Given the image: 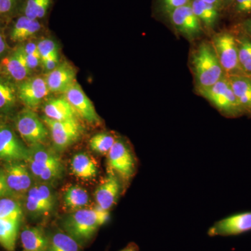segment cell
Segmentation results:
<instances>
[{
	"instance_id": "6da1fadb",
	"label": "cell",
	"mask_w": 251,
	"mask_h": 251,
	"mask_svg": "<svg viewBox=\"0 0 251 251\" xmlns=\"http://www.w3.org/2000/svg\"><path fill=\"white\" fill-rule=\"evenodd\" d=\"M110 211L96 206L83 208L64 216L61 221V228L83 247L94 239L99 229L108 222Z\"/></svg>"
},
{
	"instance_id": "7a4b0ae2",
	"label": "cell",
	"mask_w": 251,
	"mask_h": 251,
	"mask_svg": "<svg viewBox=\"0 0 251 251\" xmlns=\"http://www.w3.org/2000/svg\"><path fill=\"white\" fill-rule=\"evenodd\" d=\"M25 162L37 182L51 184L62 177L64 166L60 158L43 144L29 147Z\"/></svg>"
},
{
	"instance_id": "3957f363",
	"label": "cell",
	"mask_w": 251,
	"mask_h": 251,
	"mask_svg": "<svg viewBox=\"0 0 251 251\" xmlns=\"http://www.w3.org/2000/svg\"><path fill=\"white\" fill-rule=\"evenodd\" d=\"M192 63L197 88L210 87L226 75L212 44L209 43L200 45L193 54Z\"/></svg>"
},
{
	"instance_id": "277c9868",
	"label": "cell",
	"mask_w": 251,
	"mask_h": 251,
	"mask_svg": "<svg viewBox=\"0 0 251 251\" xmlns=\"http://www.w3.org/2000/svg\"><path fill=\"white\" fill-rule=\"evenodd\" d=\"M197 90L198 94L210 102L224 116L237 118L245 115L227 75H225L214 85L205 88H197Z\"/></svg>"
},
{
	"instance_id": "5b68a950",
	"label": "cell",
	"mask_w": 251,
	"mask_h": 251,
	"mask_svg": "<svg viewBox=\"0 0 251 251\" xmlns=\"http://www.w3.org/2000/svg\"><path fill=\"white\" fill-rule=\"evenodd\" d=\"M107 165L108 171L115 173L123 188L126 187L136 173L137 161L133 150L125 140L117 138L107 154Z\"/></svg>"
},
{
	"instance_id": "8992f818",
	"label": "cell",
	"mask_w": 251,
	"mask_h": 251,
	"mask_svg": "<svg viewBox=\"0 0 251 251\" xmlns=\"http://www.w3.org/2000/svg\"><path fill=\"white\" fill-rule=\"evenodd\" d=\"M25 196V209L31 219H47L54 212L57 199L49 184L37 182L31 186Z\"/></svg>"
},
{
	"instance_id": "52a82bcc",
	"label": "cell",
	"mask_w": 251,
	"mask_h": 251,
	"mask_svg": "<svg viewBox=\"0 0 251 251\" xmlns=\"http://www.w3.org/2000/svg\"><path fill=\"white\" fill-rule=\"evenodd\" d=\"M212 46L227 76L244 74L238 58L237 37L234 27L216 34L213 38Z\"/></svg>"
},
{
	"instance_id": "ba28073f",
	"label": "cell",
	"mask_w": 251,
	"mask_h": 251,
	"mask_svg": "<svg viewBox=\"0 0 251 251\" xmlns=\"http://www.w3.org/2000/svg\"><path fill=\"white\" fill-rule=\"evenodd\" d=\"M15 125L18 133L29 147L44 144L49 137L47 126L30 108L24 109L18 114Z\"/></svg>"
},
{
	"instance_id": "9c48e42d",
	"label": "cell",
	"mask_w": 251,
	"mask_h": 251,
	"mask_svg": "<svg viewBox=\"0 0 251 251\" xmlns=\"http://www.w3.org/2000/svg\"><path fill=\"white\" fill-rule=\"evenodd\" d=\"M42 120L50 131L54 148L57 151H64L80 139L82 130L77 120L56 121L46 117Z\"/></svg>"
},
{
	"instance_id": "30bf717a",
	"label": "cell",
	"mask_w": 251,
	"mask_h": 251,
	"mask_svg": "<svg viewBox=\"0 0 251 251\" xmlns=\"http://www.w3.org/2000/svg\"><path fill=\"white\" fill-rule=\"evenodd\" d=\"M25 161L6 163L3 170L11 198L26 195L34 185V177Z\"/></svg>"
},
{
	"instance_id": "8fae6325",
	"label": "cell",
	"mask_w": 251,
	"mask_h": 251,
	"mask_svg": "<svg viewBox=\"0 0 251 251\" xmlns=\"http://www.w3.org/2000/svg\"><path fill=\"white\" fill-rule=\"evenodd\" d=\"M29 148L9 125H0V160L6 163L27 161Z\"/></svg>"
},
{
	"instance_id": "7c38bea8",
	"label": "cell",
	"mask_w": 251,
	"mask_h": 251,
	"mask_svg": "<svg viewBox=\"0 0 251 251\" xmlns=\"http://www.w3.org/2000/svg\"><path fill=\"white\" fill-rule=\"evenodd\" d=\"M251 231V211L239 213L219 220L207 231L209 237H232Z\"/></svg>"
},
{
	"instance_id": "4fadbf2b",
	"label": "cell",
	"mask_w": 251,
	"mask_h": 251,
	"mask_svg": "<svg viewBox=\"0 0 251 251\" xmlns=\"http://www.w3.org/2000/svg\"><path fill=\"white\" fill-rule=\"evenodd\" d=\"M16 86L18 99L30 109L40 105L50 92L45 77L41 76H29Z\"/></svg>"
},
{
	"instance_id": "5bb4252c",
	"label": "cell",
	"mask_w": 251,
	"mask_h": 251,
	"mask_svg": "<svg viewBox=\"0 0 251 251\" xmlns=\"http://www.w3.org/2000/svg\"><path fill=\"white\" fill-rule=\"evenodd\" d=\"M168 16L176 30L188 39H194L202 33V24L190 4L175 9Z\"/></svg>"
},
{
	"instance_id": "9a60e30c",
	"label": "cell",
	"mask_w": 251,
	"mask_h": 251,
	"mask_svg": "<svg viewBox=\"0 0 251 251\" xmlns=\"http://www.w3.org/2000/svg\"><path fill=\"white\" fill-rule=\"evenodd\" d=\"M122 189L123 185L118 176L112 172L108 171V175L96 190L97 207L102 210L110 211L117 204Z\"/></svg>"
},
{
	"instance_id": "2e32d148",
	"label": "cell",
	"mask_w": 251,
	"mask_h": 251,
	"mask_svg": "<svg viewBox=\"0 0 251 251\" xmlns=\"http://www.w3.org/2000/svg\"><path fill=\"white\" fill-rule=\"evenodd\" d=\"M21 46L9 52L0 62V74L18 84L30 75Z\"/></svg>"
},
{
	"instance_id": "e0dca14e",
	"label": "cell",
	"mask_w": 251,
	"mask_h": 251,
	"mask_svg": "<svg viewBox=\"0 0 251 251\" xmlns=\"http://www.w3.org/2000/svg\"><path fill=\"white\" fill-rule=\"evenodd\" d=\"M64 94L75 113L78 114L81 118L91 123L100 121L93 104L77 82H75Z\"/></svg>"
},
{
	"instance_id": "ac0fdd59",
	"label": "cell",
	"mask_w": 251,
	"mask_h": 251,
	"mask_svg": "<svg viewBox=\"0 0 251 251\" xmlns=\"http://www.w3.org/2000/svg\"><path fill=\"white\" fill-rule=\"evenodd\" d=\"M10 25L8 36L10 40L15 44H21L29 38L35 36L41 30L43 26L40 21L20 15L9 21Z\"/></svg>"
},
{
	"instance_id": "d6986e66",
	"label": "cell",
	"mask_w": 251,
	"mask_h": 251,
	"mask_svg": "<svg viewBox=\"0 0 251 251\" xmlns=\"http://www.w3.org/2000/svg\"><path fill=\"white\" fill-rule=\"evenodd\" d=\"M76 72L67 62L59 64L54 70L48 73L45 77L50 92H66L75 82Z\"/></svg>"
},
{
	"instance_id": "ffe728a7",
	"label": "cell",
	"mask_w": 251,
	"mask_h": 251,
	"mask_svg": "<svg viewBox=\"0 0 251 251\" xmlns=\"http://www.w3.org/2000/svg\"><path fill=\"white\" fill-rule=\"evenodd\" d=\"M22 251H47V230L41 226H27L21 233Z\"/></svg>"
},
{
	"instance_id": "44dd1931",
	"label": "cell",
	"mask_w": 251,
	"mask_h": 251,
	"mask_svg": "<svg viewBox=\"0 0 251 251\" xmlns=\"http://www.w3.org/2000/svg\"><path fill=\"white\" fill-rule=\"evenodd\" d=\"M227 77L246 116L251 117V76L237 74Z\"/></svg>"
},
{
	"instance_id": "7402d4cb",
	"label": "cell",
	"mask_w": 251,
	"mask_h": 251,
	"mask_svg": "<svg viewBox=\"0 0 251 251\" xmlns=\"http://www.w3.org/2000/svg\"><path fill=\"white\" fill-rule=\"evenodd\" d=\"M45 117L56 121L76 120L75 110L64 97L50 99L44 107Z\"/></svg>"
},
{
	"instance_id": "603a6c76",
	"label": "cell",
	"mask_w": 251,
	"mask_h": 251,
	"mask_svg": "<svg viewBox=\"0 0 251 251\" xmlns=\"http://www.w3.org/2000/svg\"><path fill=\"white\" fill-rule=\"evenodd\" d=\"M47 251H82V247L62 228H52L47 230Z\"/></svg>"
},
{
	"instance_id": "cb8c5ba5",
	"label": "cell",
	"mask_w": 251,
	"mask_h": 251,
	"mask_svg": "<svg viewBox=\"0 0 251 251\" xmlns=\"http://www.w3.org/2000/svg\"><path fill=\"white\" fill-rule=\"evenodd\" d=\"M73 174L80 179L89 180L97 176L99 169L97 162L88 153H77L71 162Z\"/></svg>"
},
{
	"instance_id": "d4e9b609",
	"label": "cell",
	"mask_w": 251,
	"mask_h": 251,
	"mask_svg": "<svg viewBox=\"0 0 251 251\" xmlns=\"http://www.w3.org/2000/svg\"><path fill=\"white\" fill-rule=\"evenodd\" d=\"M18 100L16 84L0 74V112L8 114L12 112Z\"/></svg>"
},
{
	"instance_id": "484cf974",
	"label": "cell",
	"mask_w": 251,
	"mask_h": 251,
	"mask_svg": "<svg viewBox=\"0 0 251 251\" xmlns=\"http://www.w3.org/2000/svg\"><path fill=\"white\" fill-rule=\"evenodd\" d=\"M190 6L201 24L209 28L216 25L221 11L215 6L203 0H191Z\"/></svg>"
},
{
	"instance_id": "4316f807",
	"label": "cell",
	"mask_w": 251,
	"mask_h": 251,
	"mask_svg": "<svg viewBox=\"0 0 251 251\" xmlns=\"http://www.w3.org/2000/svg\"><path fill=\"white\" fill-rule=\"evenodd\" d=\"M238 48V58L243 74L251 76V38L234 25Z\"/></svg>"
},
{
	"instance_id": "83f0119b",
	"label": "cell",
	"mask_w": 251,
	"mask_h": 251,
	"mask_svg": "<svg viewBox=\"0 0 251 251\" xmlns=\"http://www.w3.org/2000/svg\"><path fill=\"white\" fill-rule=\"evenodd\" d=\"M63 202L68 210L75 211L88 205L90 196L85 188L77 185H73L64 192Z\"/></svg>"
},
{
	"instance_id": "f1b7e54d",
	"label": "cell",
	"mask_w": 251,
	"mask_h": 251,
	"mask_svg": "<svg viewBox=\"0 0 251 251\" xmlns=\"http://www.w3.org/2000/svg\"><path fill=\"white\" fill-rule=\"evenodd\" d=\"M53 0H25L21 15L42 21L49 14Z\"/></svg>"
},
{
	"instance_id": "f546056e",
	"label": "cell",
	"mask_w": 251,
	"mask_h": 251,
	"mask_svg": "<svg viewBox=\"0 0 251 251\" xmlns=\"http://www.w3.org/2000/svg\"><path fill=\"white\" fill-rule=\"evenodd\" d=\"M19 224L0 219V245L5 250L14 251L19 229Z\"/></svg>"
},
{
	"instance_id": "4dcf8cb0",
	"label": "cell",
	"mask_w": 251,
	"mask_h": 251,
	"mask_svg": "<svg viewBox=\"0 0 251 251\" xmlns=\"http://www.w3.org/2000/svg\"><path fill=\"white\" fill-rule=\"evenodd\" d=\"M23 216L22 206L14 198H0V219L20 224Z\"/></svg>"
},
{
	"instance_id": "1f68e13d",
	"label": "cell",
	"mask_w": 251,
	"mask_h": 251,
	"mask_svg": "<svg viewBox=\"0 0 251 251\" xmlns=\"http://www.w3.org/2000/svg\"><path fill=\"white\" fill-rule=\"evenodd\" d=\"M117 138L110 133H97L90 140L91 150L99 154H108Z\"/></svg>"
},
{
	"instance_id": "d6a6232c",
	"label": "cell",
	"mask_w": 251,
	"mask_h": 251,
	"mask_svg": "<svg viewBox=\"0 0 251 251\" xmlns=\"http://www.w3.org/2000/svg\"><path fill=\"white\" fill-rule=\"evenodd\" d=\"M25 0H0V21L8 23L21 14Z\"/></svg>"
},
{
	"instance_id": "836d02e7",
	"label": "cell",
	"mask_w": 251,
	"mask_h": 251,
	"mask_svg": "<svg viewBox=\"0 0 251 251\" xmlns=\"http://www.w3.org/2000/svg\"><path fill=\"white\" fill-rule=\"evenodd\" d=\"M226 11L239 23L251 18V0H234Z\"/></svg>"
},
{
	"instance_id": "e575fe53",
	"label": "cell",
	"mask_w": 251,
	"mask_h": 251,
	"mask_svg": "<svg viewBox=\"0 0 251 251\" xmlns=\"http://www.w3.org/2000/svg\"><path fill=\"white\" fill-rule=\"evenodd\" d=\"M37 48L41 60L47 58L56 51H58V47L56 43L49 39L39 41L37 44Z\"/></svg>"
},
{
	"instance_id": "d590c367",
	"label": "cell",
	"mask_w": 251,
	"mask_h": 251,
	"mask_svg": "<svg viewBox=\"0 0 251 251\" xmlns=\"http://www.w3.org/2000/svg\"><path fill=\"white\" fill-rule=\"evenodd\" d=\"M160 7L164 14L168 15L172 11L181 6L190 4L191 0H158Z\"/></svg>"
},
{
	"instance_id": "8d00e7d4",
	"label": "cell",
	"mask_w": 251,
	"mask_h": 251,
	"mask_svg": "<svg viewBox=\"0 0 251 251\" xmlns=\"http://www.w3.org/2000/svg\"><path fill=\"white\" fill-rule=\"evenodd\" d=\"M6 22L0 21V62L9 53V48L5 36V24Z\"/></svg>"
},
{
	"instance_id": "74e56055",
	"label": "cell",
	"mask_w": 251,
	"mask_h": 251,
	"mask_svg": "<svg viewBox=\"0 0 251 251\" xmlns=\"http://www.w3.org/2000/svg\"><path fill=\"white\" fill-rule=\"evenodd\" d=\"M41 64L48 73L54 70L59 64L58 51H56L51 54L47 58L41 60Z\"/></svg>"
},
{
	"instance_id": "f35d334b",
	"label": "cell",
	"mask_w": 251,
	"mask_h": 251,
	"mask_svg": "<svg viewBox=\"0 0 251 251\" xmlns=\"http://www.w3.org/2000/svg\"><path fill=\"white\" fill-rule=\"evenodd\" d=\"M23 54H24L25 60L27 67L30 72L36 69L39 67V64H41V59L39 54H25L23 52Z\"/></svg>"
},
{
	"instance_id": "ab89813d",
	"label": "cell",
	"mask_w": 251,
	"mask_h": 251,
	"mask_svg": "<svg viewBox=\"0 0 251 251\" xmlns=\"http://www.w3.org/2000/svg\"><path fill=\"white\" fill-rule=\"evenodd\" d=\"M6 197H11V196L6 185L4 170L0 168V198Z\"/></svg>"
},
{
	"instance_id": "60d3db41",
	"label": "cell",
	"mask_w": 251,
	"mask_h": 251,
	"mask_svg": "<svg viewBox=\"0 0 251 251\" xmlns=\"http://www.w3.org/2000/svg\"><path fill=\"white\" fill-rule=\"evenodd\" d=\"M22 49L23 52L25 54H39L38 50L37 44L29 41L27 44L20 45Z\"/></svg>"
},
{
	"instance_id": "b9f144b4",
	"label": "cell",
	"mask_w": 251,
	"mask_h": 251,
	"mask_svg": "<svg viewBox=\"0 0 251 251\" xmlns=\"http://www.w3.org/2000/svg\"><path fill=\"white\" fill-rule=\"evenodd\" d=\"M234 25L237 26L240 30H242L243 32L245 33L247 35L251 38V18L245 20L242 22L237 23Z\"/></svg>"
},
{
	"instance_id": "7bdbcfd3",
	"label": "cell",
	"mask_w": 251,
	"mask_h": 251,
	"mask_svg": "<svg viewBox=\"0 0 251 251\" xmlns=\"http://www.w3.org/2000/svg\"><path fill=\"white\" fill-rule=\"evenodd\" d=\"M120 251H139V248L135 243L131 242Z\"/></svg>"
},
{
	"instance_id": "ee69618b",
	"label": "cell",
	"mask_w": 251,
	"mask_h": 251,
	"mask_svg": "<svg viewBox=\"0 0 251 251\" xmlns=\"http://www.w3.org/2000/svg\"><path fill=\"white\" fill-rule=\"evenodd\" d=\"M203 1H206V2L209 3V4L214 5L220 11H223L222 0H203Z\"/></svg>"
},
{
	"instance_id": "f6af8a7d",
	"label": "cell",
	"mask_w": 251,
	"mask_h": 251,
	"mask_svg": "<svg viewBox=\"0 0 251 251\" xmlns=\"http://www.w3.org/2000/svg\"><path fill=\"white\" fill-rule=\"evenodd\" d=\"M233 1L234 0H222L223 11H226Z\"/></svg>"
}]
</instances>
